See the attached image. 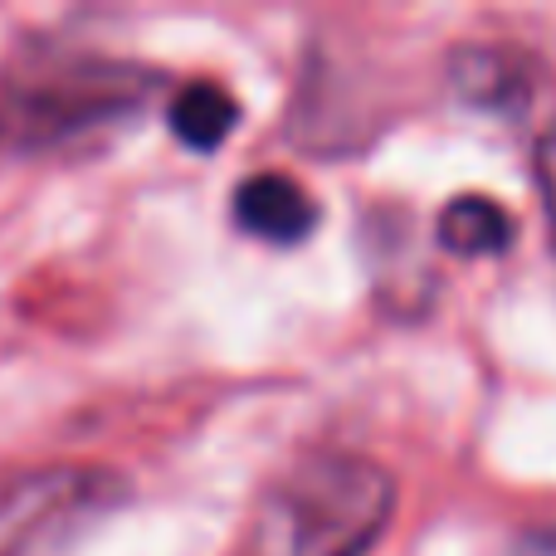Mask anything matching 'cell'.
Listing matches in <instances>:
<instances>
[{"instance_id": "7", "label": "cell", "mask_w": 556, "mask_h": 556, "mask_svg": "<svg viewBox=\"0 0 556 556\" xmlns=\"http://www.w3.org/2000/svg\"><path fill=\"white\" fill-rule=\"evenodd\" d=\"M538 176H542V191H547V211H552V225H556V132L542 137V147H538Z\"/></svg>"}, {"instance_id": "5", "label": "cell", "mask_w": 556, "mask_h": 556, "mask_svg": "<svg viewBox=\"0 0 556 556\" xmlns=\"http://www.w3.org/2000/svg\"><path fill=\"white\" fill-rule=\"evenodd\" d=\"M440 244L464 260H489L513 244V215L489 195H454L440 211Z\"/></svg>"}, {"instance_id": "2", "label": "cell", "mask_w": 556, "mask_h": 556, "mask_svg": "<svg viewBox=\"0 0 556 556\" xmlns=\"http://www.w3.org/2000/svg\"><path fill=\"white\" fill-rule=\"evenodd\" d=\"M127 483L93 464H45L0 479V556H39L49 542L74 538L113 513Z\"/></svg>"}, {"instance_id": "6", "label": "cell", "mask_w": 556, "mask_h": 556, "mask_svg": "<svg viewBox=\"0 0 556 556\" xmlns=\"http://www.w3.org/2000/svg\"><path fill=\"white\" fill-rule=\"evenodd\" d=\"M172 132L181 137L191 152H215L225 137L240 123V103L225 93L220 84H186L172 98V113H166Z\"/></svg>"}, {"instance_id": "4", "label": "cell", "mask_w": 556, "mask_h": 556, "mask_svg": "<svg viewBox=\"0 0 556 556\" xmlns=\"http://www.w3.org/2000/svg\"><path fill=\"white\" fill-rule=\"evenodd\" d=\"M450 84L469 98L473 108H493V113H522L532 103V59L518 49H493V45H469L450 59Z\"/></svg>"}, {"instance_id": "1", "label": "cell", "mask_w": 556, "mask_h": 556, "mask_svg": "<svg viewBox=\"0 0 556 556\" xmlns=\"http://www.w3.org/2000/svg\"><path fill=\"white\" fill-rule=\"evenodd\" d=\"M395 479L376 459L317 450L254 498L235 556H366L391 528Z\"/></svg>"}, {"instance_id": "3", "label": "cell", "mask_w": 556, "mask_h": 556, "mask_svg": "<svg viewBox=\"0 0 556 556\" xmlns=\"http://www.w3.org/2000/svg\"><path fill=\"white\" fill-rule=\"evenodd\" d=\"M235 225L264 244H298L313 235L317 201L283 172H254L235 186Z\"/></svg>"}]
</instances>
